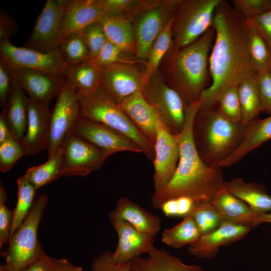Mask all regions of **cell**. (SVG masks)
Returning a JSON list of instances; mask_svg holds the SVG:
<instances>
[{
  "instance_id": "cell-1",
  "label": "cell",
  "mask_w": 271,
  "mask_h": 271,
  "mask_svg": "<svg viewBox=\"0 0 271 271\" xmlns=\"http://www.w3.org/2000/svg\"><path fill=\"white\" fill-rule=\"evenodd\" d=\"M212 27L215 40L209 57L210 86L199 99L200 111L216 106L222 92L229 86L255 76L250 60L247 24L230 2L221 0Z\"/></svg>"
},
{
  "instance_id": "cell-2",
  "label": "cell",
  "mask_w": 271,
  "mask_h": 271,
  "mask_svg": "<svg viewBox=\"0 0 271 271\" xmlns=\"http://www.w3.org/2000/svg\"><path fill=\"white\" fill-rule=\"evenodd\" d=\"M199 108V101L186 106L185 124L178 134L177 167L170 180L152 196L151 204L156 209H160L165 201L180 197L192 198L197 205L208 203L225 186L220 168L205 163L196 148L194 124Z\"/></svg>"
},
{
  "instance_id": "cell-3",
  "label": "cell",
  "mask_w": 271,
  "mask_h": 271,
  "mask_svg": "<svg viewBox=\"0 0 271 271\" xmlns=\"http://www.w3.org/2000/svg\"><path fill=\"white\" fill-rule=\"evenodd\" d=\"M215 38L212 27L190 45L177 50L171 48L161 64L167 83L180 94L186 106L199 101L209 86V57Z\"/></svg>"
},
{
  "instance_id": "cell-4",
  "label": "cell",
  "mask_w": 271,
  "mask_h": 271,
  "mask_svg": "<svg viewBox=\"0 0 271 271\" xmlns=\"http://www.w3.org/2000/svg\"><path fill=\"white\" fill-rule=\"evenodd\" d=\"M215 107L199 110L194 121V136L198 152L204 162L219 168L221 163L242 142L248 124L228 119Z\"/></svg>"
},
{
  "instance_id": "cell-5",
  "label": "cell",
  "mask_w": 271,
  "mask_h": 271,
  "mask_svg": "<svg viewBox=\"0 0 271 271\" xmlns=\"http://www.w3.org/2000/svg\"><path fill=\"white\" fill-rule=\"evenodd\" d=\"M81 117L96 121L122 133L138 145L152 162L155 148L136 127L119 104L100 85L87 94L78 93Z\"/></svg>"
},
{
  "instance_id": "cell-6",
  "label": "cell",
  "mask_w": 271,
  "mask_h": 271,
  "mask_svg": "<svg viewBox=\"0 0 271 271\" xmlns=\"http://www.w3.org/2000/svg\"><path fill=\"white\" fill-rule=\"evenodd\" d=\"M46 194L34 202L28 216L10 239L4 252L8 271H21L38 260L44 253L37 232L48 202Z\"/></svg>"
},
{
  "instance_id": "cell-7",
  "label": "cell",
  "mask_w": 271,
  "mask_h": 271,
  "mask_svg": "<svg viewBox=\"0 0 271 271\" xmlns=\"http://www.w3.org/2000/svg\"><path fill=\"white\" fill-rule=\"evenodd\" d=\"M221 0H180L173 16L172 49L192 43L212 27L215 10Z\"/></svg>"
},
{
  "instance_id": "cell-8",
  "label": "cell",
  "mask_w": 271,
  "mask_h": 271,
  "mask_svg": "<svg viewBox=\"0 0 271 271\" xmlns=\"http://www.w3.org/2000/svg\"><path fill=\"white\" fill-rule=\"evenodd\" d=\"M142 92L166 129L179 134L185 124L186 105L180 94L167 83L160 69L149 79Z\"/></svg>"
},
{
  "instance_id": "cell-9",
  "label": "cell",
  "mask_w": 271,
  "mask_h": 271,
  "mask_svg": "<svg viewBox=\"0 0 271 271\" xmlns=\"http://www.w3.org/2000/svg\"><path fill=\"white\" fill-rule=\"evenodd\" d=\"M57 97L49 121L48 158L62 148L81 117L78 92L66 79Z\"/></svg>"
},
{
  "instance_id": "cell-10",
  "label": "cell",
  "mask_w": 271,
  "mask_h": 271,
  "mask_svg": "<svg viewBox=\"0 0 271 271\" xmlns=\"http://www.w3.org/2000/svg\"><path fill=\"white\" fill-rule=\"evenodd\" d=\"M180 0H154L137 15L132 22L134 28L136 58L145 62L156 39L172 19Z\"/></svg>"
},
{
  "instance_id": "cell-11",
  "label": "cell",
  "mask_w": 271,
  "mask_h": 271,
  "mask_svg": "<svg viewBox=\"0 0 271 271\" xmlns=\"http://www.w3.org/2000/svg\"><path fill=\"white\" fill-rule=\"evenodd\" d=\"M70 1H46L25 47L42 52L58 49L62 22Z\"/></svg>"
},
{
  "instance_id": "cell-12",
  "label": "cell",
  "mask_w": 271,
  "mask_h": 271,
  "mask_svg": "<svg viewBox=\"0 0 271 271\" xmlns=\"http://www.w3.org/2000/svg\"><path fill=\"white\" fill-rule=\"evenodd\" d=\"M0 56L13 69H26L63 75L66 66L60 52H42L18 47L9 40H0Z\"/></svg>"
},
{
  "instance_id": "cell-13",
  "label": "cell",
  "mask_w": 271,
  "mask_h": 271,
  "mask_svg": "<svg viewBox=\"0 0 271 271\" xmlns=\"http://www.w3.org/2000/svg\"><path fill=\"white\" fill-rule=\"evenodd\" d=\"M61 148L64 176L67 177L86 176L99 169L112 155L74 133L67 137Z\"/></svg>"
},
{
  "instance_id": "cell-14",
  "label": "cell",
  "mask_w": 271,
  "mask_h": 271,
  "mask_svg": "<svg viewBox=\"0 0 271 271\" xmlns=\"http://www.w3.org/2000/svg\"><path fill=\"white\" fill-rule=\"evenodd\" d=\"M74 133L97 148L111 153H144L134 142L122 133L103 124L81 117Z\"/></svg>"
},
{
  "instance_id": "cell-15",
  "label": "cell",
  "mask_w": 271,
  "mask_h": 271,
  "mask_svg": "<svg viewBox=\"0 0 271 271\" xmlns=\"http://www.w3.org/2000/svg\"><path fill=\"white\" fill-rule=\"evenodd\" d=\"M100 69L101 87L118 104L145 86L136 63L119 62Z\"/></svg>"
},
{
  "instance_id": "cell-16",
  "label": "cell",
  "mask_w": 271,
  "mask_h": 271,
  "mask_svg": "<svg viewBox=\"0 0 271 271\" xmlns=\"http://www.w3.org/2000/svg\"><path fill=\"white\" fill-rule=\"evenodd\" d=\"M155 191L163 187L173 176L179 159V137L168 131L158 119L154 144Z\"/></svg>"
},
{
  "instance_id": "cell-17",
  "label": "cell",
  "mask_w": 271,
  "mask_h": 271,
  "mask_svg": "<svg viewBox=\"0 0 271 271\" xmlns=\"http://www.w3.org/2000/svg\"><path fill=\"white\" fill-rule=\"evenodd\" d=\"M50 114L49 105L28 98L26 132L20 141L24 156L47 151Z\"/></svg>"
},
{
  "instance_id": "cell-18",
  "label": "cell",
  "mask_w": 271,
  "mask_h": 271,
  "mask_svg": "<svg viewBox=\"0 0 271 271\" xmlns=\"http://www.w3.org/2000/svg\"><path fill=\"white\" fill-rule=\"evenodd\" d=\"M14 71L18 82L29 94V98L46 105L58 96L65 80L64 75L39 71L20 69H14Z\"/></svg>"
},
{
  "instance_id": "cell-19",
  "label": "cell",
  "mask_w": 271,
  "mask_h": 271,
  "mask_svg": "<svg viewBox=\"0 0 271 271\" xmlns=\"http://www.w3.org/2000/svg\"><path fill=\"white\" fill-rule=\"evenodd\" d=\"M251 228L224 221L216 229L201 236L188 246V252L200 258H211L217 254L219 248L238 241L246 235Z\"/></svg>"
},
{
  "instance_id": "cell-20",
  "label": "cell",
  "mask_w": 271,
  "mask_h": 271,
  "mask_svg": "<svg viewBox=\"0 0 271 271\" xmlns=\"http://www.w3.org/2000/svg\"><path fill=\"white\" fill-rule=\"evenodd\" d=\"M110 221L118 237L117 246L112 252L115 262L131 261L147 253L153 245L155 237L140 232L125 221Z\"/></svg>"
},
{
  "instance_id": "cell-21",
  "label": "cell",
  "mask_w": 271,
  "mask_h": 271,
  "mask_svg": "<svg viewBox=\"0 0 271 271\" xmlns=\"http://www.w3.org/2000/svg\"><path fill=\"white\" fill-rule=\"evenodd\" d=\"M119 105L138 130L154 146L158 118L142 91L126 97Z\"/></svg>"
},
{
  "instance_id": "cell-22",
  "label": "cell",
  "mask_w": 271,
  "mask_h": 271,
  "mask_svg": "<svg viewBox=\"0 0 271 271\" xmlns=\"http://www.w3.org/2000/svg\"><path fill=\"white\" fill-rule=\"evenodd\" d=\"M110 220L125 221L141 232L155 237L161 229L159 217L126 197L119 199L109 214Z\"/></svg>"
},
{
  "instance_id": "cell-23",
  "label": "cell",
  "mask_w": 271,
  "mask_h": 271,
  "mask_svg": "<svg viewBox=\"0 0 271 271\" xmlns=\"http://www.w3.org/2000/svg\"><path fill=\"white\" fill-rule=\"evenodd\" d=\"M105 14L102 0H70L62 22V39L99 22Z\"/></svg>"
},
{
  "instance_id": "cell-24",
  "label": "cell",
  "mask_w": 271,
  "mask_h": 271,
  "mask_svg": "<svg viewBox=\"0 0 271 271\" xmlns=\"http://www.w3.org/2000/svg\"><path fill=\"white\" fill-rule=\"evenodd\" d=\"M211 203L224 221L251 229L259 225V214L253 211L245 203L233 195L225 186L216 195Z\"/></svg>"
},
{
  "instance_id": "cell-25",
  "label": "cell",
  "mask_w": 271,
  "mask_h": 271,
  "mask_svg": "<svg viewBox=\"0 0 271 271\" xmlns=\"http://www.w3.org/2000/svg\"><path fill=\"white\" fill-rule=\"evenodd\" d=\"M99 22L107 40L124 52L136 55V37L133 23L130 19L118 15L106 14Z\"/></svg>"
},
{
  "instance_id": "cell-26",
  "label": "cell",
  "mask_w": 271,
  "mask_h": 271,
  "mask_svg": "<svg viewBox=\"0 0 271 271\" xmlns=\"http://www.w3.org/2000/svg\"><path fill=\"white\" fill-rule=\"evenodd\" d=\"M271 139V115L255 118L248 125L243 140L235 151L222 161L219 168L229 167L236 164L251 151Z\"/></svg>"
},
{
  "instance_id": "cell-27",
  "label": "cell",
  "mask_w": 271,
  "mask_h": 271,
  "mask_svg": "<svg viewBox=\"0 0 271 271\" xmlns=\"http://www.w3.org/2000/svg\"><path fill=\"white\" fill-rule=\"evenodd\" d=\"M147 257H138L131 261L132 271H204L197 265H188L165 250L153 245Z\"/></svg>"
},
{
  "instance_id": "cell-28",
  "label": "cell",
  "mask_w": 271,
  "mask_h": 271,
  "mask_svg": "<svg viewBox=\"0 0 271 271\" xmlns=\"http://www.w3.org/2000/svg\"><path fill=\"white\" fill-rule=\"evenodd\" d=\"M226 188L257 214L271 212V195L260 184L247 183L240 178L225 182Z\"/></svg>"
},
{
  "instance_id": "cell-29",
  "label": "cell",
  "mask_w": 271,
  "mask_h": 271,
  "mask_svg": "<svg viewBox=\"0 0 271 271\" xmlns=\"http://www.w3.org/2000/svg\"><path fill=\"white\" fill-rule=\"evenodd\" d=\"M28 98L16 79L2 111L12 135L20 142L27 129Z\"/></svg>"
},
{
  "instance_id": "cell-30",
  "label": "cell",
  "mask_w": 271,
  "mask_h": 271,
  "mask_svg": "<svg viewBox=\"0 0 271 271\" xmlns=\"http://www.w3.org/2000/svg\"><path fill=\"white\" fill-rule=\"evenodd\" d=\"M63 75L79 93L87 94L101 85L100 69L89 60L74 65H67Z\"/></svg>"
},
{
  "instance_id": "cell-31",
  "label": "cell",
  "mask_w": 271,
  "mask_h": 271,
  "mask_svg": "<svg viewBox=\"0 0 271 271\" xmlns=\"http://www.w3.org/2000/svg\"><path fill=\"white\" fill-rule=\"evenodd\" d=\"M64 176L63 152L61 148L44 163L30 168L23 176L37 190Z\"/></svg>"
},
{
  "instance_id": "cell-32",
  "label": "cell",
  "mask_w": 271,
  "mask_h": 271,
  "mask_svg": "<svg viewBox=\"0 0 271 271\" xmlns=\"http://www.w3.org/2000/svg\"><path fill=\"white\" fill-rule=\"evenodd\" d=\"M172 20L173 17L154 41L148 52L144 62L145 67L142 70L145 85L151 76L159 69L162 62L172 47Z\"/></svg>"
},
{
  "instance_id": "cell-33",
  "label": "cell",
  "mask_w": 271,
  "mask_h": 271,
  "mask_svg": "<svg viewBox=\"0 0 271 271\" xmlns=\"http://www.w3.org/2000/svg\"><path fill=\"white\" fill-rule=\"evenodd\" d=\"M201 233L193 218L188 215L172 227L165 229L161 235L163 243L175 248L190 245L197 241Z\"/></svg>"
},
{
  "instance_id": "cell-34",
  "label": "cell",
  "mask_w": 271,
  "mask_h": 271,
  "mask_svg": "<svg viewBox=\"0 0 271 271\" xmlns=\"http://www.w3.org/2000/svg\"><path fill=\"white\" fill-rule=\"evenodd\" d=\"M256 75L241 82L237 85L241 115V120L246 124H248L256 118L260 112Z\"/></svg>"
},
{
  "instance_id": "cell-35",
  "label": "cell",
  "mask_w": 271,
  "mask_h": 271,
  "mask_svg": "<svg viewBox=\"0 0 271 271\" xmlns=\"http://www.w3.org/2000/svg\"><path fill=\"white\" fill-rule=\"evenodd\" d=\"M248 30L249 52L252 66L257 73L271 72V53L256 28L245 20Z\"/></svg>"
},
{
  "instance_id": "cell-36",
  "label": "cell",
  "mask_w": 271,
  "mask_h": 271,
  "mask_svg": "<svg viewBox=\"0 0 271 271\" xmlns=\"http://www.w3.org/2000/svg\"><path fill=\"white\" fill-rule=\"evenodd\" d=\"M58 50L67 65L78 64L90 59L82 31L72 33L63 38Z\"/></svg>"
},
{
  "instance_id": "cell-37",
  "label": "cell",
  "mask_w": 271,
  "mask_h": 271,
  "mask_svg": "<svg viewBox=\"0 0 271 271\" xmlns=\"http://www.w3.org/2000/svg\"><path fill=\"white\" fill-rule=\"evenodd\" d=\"M17 185V201L13 211L11 238L29 213L34 203V199L36 191L23 176L18 179Z\"/></svg>"
},
{
  "instance_id": "cell-38",
  "label": "cell",
  "mask_w": 271,
  "mask_h": 271,
  "mask_svg": "<svg viewBox=\"0 0 271 271\" xmlns=\"http://www.w3.org/2000/svg\"><path fill=\"white\" fill-rule=\"evenodd\" d=\"M188 215L194 219L201 236L214 230L224 222L211 202L196 205Z\"/></svg>"
},
{
  "instance_id": "cell-39",
  "label": "cell",
  "mask_w": 271,
  "mask_h": 271,
  "mask_svg": "<svg viewBox=\"0 0 271 271\" xmlns=\"http://www.w3.org/2000/svg\"><path fill=\"white\" fill-rule=\"evenodd\" d=\"M217 105L219 111L228 119L241 121L237 85H232L225 89L219 96Z\"/></svg>"
},
{
  "instance_id": "cell-40",
  "label": "cell",
  "mask_w": 271,
  "mask_h": 271,
  "mask_svg": "<svg viewBox=\"0 0 271 271\" xmlns=\"http://www.w3.org/2000/svg\"><path fill=\"white\" fill-rule=\"evenodd\" d=\"M125 54H128L107 40L97 56L93 60L89 61L99 69L119 62L131 63L143 62L139 60H134L125 57Z\"/></svg>"
},
{
  "instance_id": "cell-41",
  "label": "cell",
  "mask_w": 271,
  "mask_h": 271,
  "mask_svg": "<svg viewBox=\"0 0 271 271\" xmlns=\"http://www.w3.org/2000/svg\"><path fill=\"white\" fill-rule=\"evenodd\" d=\"M145 0H102L106 14H116L132 19L150 3Z\"/></svg>"
},
{
  "instance_id": "cell-42",
  "label": "cell",
  "mask_w": 271,
  "mask_h": 271,
  "mask_svg": "<svg viewBox=\"0 0 271 271\" xmlns=\"http://www.w3.org/2000/svg\"><path fill=\"white\" fill-rule=\"evenodd\" d=\"M24 155L20 141L11 135L0 144V170L6 172L10 170Z\"/></svg>"
},
{
  "instance_id": "cell-43",
  "label": "cell",
  "mask_w": 271,
  "mask_h": 271,
  "mask_svg": "<svg viewBox=\"0 0 271 271\" xmlns=\"http://www.w3.org/2000/svg\"><path fill=\"white\" fill-rule=\"evenodd\" d=\"M230 3L244 20L253 19L271 10V0H231Z\"/></svg>"
},
{
  "instance_id": "cell-44",
  "label": "cell",
  "mask_w": 271,
  "mask_h": 271,
  "mask_svg": "<svg viewBox=\"0 0 271 271\" xmlns=\"http://www.w3.org/2000/svg\"><path fill=\"white\" fill-rule=\"evenodd\" d=\"M7 191L2 182L0 184V248L8 245L13 219V211L8 207Z\"/></svg>"
},
{
  "instance_id": "cell-45",
  "label": "cell",
  "mask_w": 271,
  "mask_h": 271,
  "mask_svg": "<svg viewBox=\"0 0 271 271\" xmlns=\"http://www.w3.org/2000/svg\"><path fill=\"white\" fill-rule=\"evenodd\" d=\"M82 33L90 53L89 60L91 61L97 56L107 38L99 22L88 26Z\"/></svg>"
},
{
  "instance_id": "cell-46",
  "label": "cell",
  "mask_w": 271,
  "mask_h": 271,
  "mask_svg": "<svg viewBox=\"0 0 271 271\" xmlns=\"http://www.w3.org/2000/svg\"><path fill=\"white\" fill-rule=\"evenodd\" d=\"M197 205L193 199L187 197H180L169 200L164 202L160 208L167 217L188 215Z\"/></svg>"
},
{
  "instance_id": "cell-47",
  "label": "cell",
  "mask_w": 271,
  "mask_h": 271,
  "mask_svg": "<svg viewBox=\"0 0 271 271\" xmlns=\"http://www.w3.org/2000/svg\"><path fill=\"white\" fill-rule=\"evenodd\" d=\"M131 261L115 262L112 252L105 251L93 260L90 271H132Z\"/></svg>"
},
{
  "instance_id": "cell-48",
  "label": "cell",
  "mask_w": 271,
  "mask_h": 271,
  "mask_svg": "<svg viewBox=\"0 0 271 271\" xmlns=\"http://www.w3.org/2000/svg\"><path fill=\"white\" fill-rule=\"evenodd\" d=\"M16 81L14 69L3 59H0V100L6 106L12 87Z\"/></svg>"
},
{
  "instance_id": "cell-49",
  "label": "cell",
  "mask_w": 271,
  "mask_h": 271,
  "mask_svg": "<svg viewBox=\"0 0 271 271\" xmlns=\"http://www.w3.org/2000/svg\"><path fill=\"white\" fill-rule=\"evenodd\" d=\"M256 84L260 103V112L271 115V72L257 74Z\"/></svg>"
},
{
  "instance_id": "cell-50",
  "label": "cell",
  "mask_w": 271,
  "mask_h": 271,
  "mask_svg": "<svg viewBox=\"0 0 271 271\" xmlns=\"http://www.w3.org/2000/svg\"><path fill=\"white\" fill-rule=\"evenodd\" d=\"M246 21L256 28L271 53V10Z\"/></svg>"
},
{
  "instance_id": "cell-51",
  "label": "cell",
  "mask_w": 271,
  "mask_h": 271,
  "mask_svg": "<svg viewBox=\"0 0 271 271\" xmlns=\"http://www.w3.org/2000/svg\"><path fill=\"white\" fill-rule=\"evenodd\" d=\"M18 26L15 20L7 13L1 10L0 40H9L18 32Z\"/></svg>"
},
{
  "instance_id": "cell-52",
  "label": "cell",
  "mask_w": 271,
  "mask_h": 271,
  "mask_svg": "<svg viewBox=\"0 0 271 271\" xmlns=\"http://www.w3.org/2000/svg\"><path fill=\"white\" fill-rule=\"evenodd\" d=\"M21 271H53V257L45 253L38 260Z\"/></svg>"
},
{
  "instance_id": "cell-53",
  "label": "cell",
  "mask_w": 271,
  "mask_h": 271,
  "mask_svg": "<svg viewBox=\"0 0 271 271\" xmlns=\"http://www.w3.org/2000/svg\"><path fill=\"white\" fill-rule=\"evenodd\" d=\"M53 271H83L80 266L75 265L65 258H53Z\"/></svg>"
},
{
  "instance_id": "cell-54",
  "label": "cell",
  "mask_w": 271,
  "mask_h": 271,
  "mask_svg": "<svg viewBox=\"0 0 271 271\" xmlns=\"http://www.w3.org/2000/svg\"><path fill=\"white\" fill-rule=\"evenodd\" d=\"M12 135L4 113L2 111L0 114V144L7 140Z\"/></svg>"
},
{
  "instance_id": "cell-55",
  "label": "cell",
  "mask_w": 271,
  "mask_h": 271,
  "mask_svg": "<svg viewBox=\"0 0 271 271\" xmlns=\"http://www.w3.org/2000/svg\"><path fill=\"white\" fill-rule=\"evenodd\" d=\"M258 224L271 223V212L259 214L258 217Z\"/></svg>"
},
{
  "instance_id": "cell-56",
  "label": "cell",
  "mask_w": 271,
  "mask_h": 271,
  "mask_svg": "<svg viewBox=\"0 0 271 271\" xmlns=\"http://www.w3.org/2000/svg\"><path fill=\"white\" fill-rule=\"evenodd\" d=\"M0 271H8V270L6 269L4 264H3V265H1L0 266Z\"/></svg>"
},
{
  "instance_id": "cell-57",
  "label": "cell",
  "mask_w": 271,
  "mask_h": 271,
  "mask_svg": "<svg viewBox=\"0 0 271 271\" xmlns=\"http://www.w3.org/2000/svg\"></svg>"
}]
</instances>
